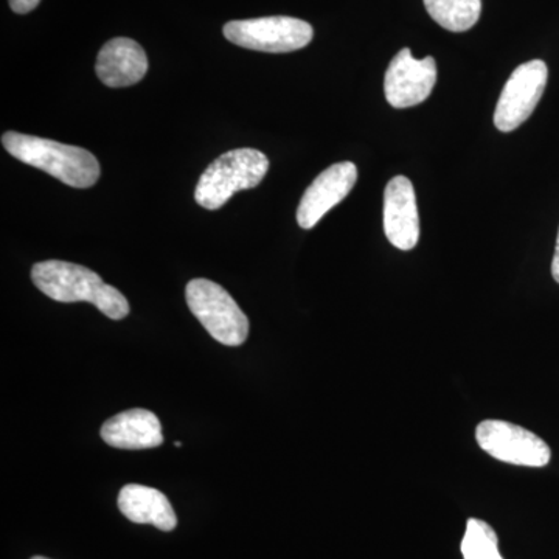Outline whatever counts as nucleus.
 <instances>
[{
    "instance_id": "nucleus-7",
    "label": "nucleus",
    "mask_w": 559,
    "mask_h": 559,
    "mask_svg": "<svg viewBox=\"0 0 559 559\" xmlns=\"http://www.w3.org/2000/svg\"><path fill=\"white\" fill-rule=\"evenodd\" d=\"M549 69L546 62H524L511 73L496 106L495 124L499 131L518 130L536 109L546 91Z\"/></svg>"
},
{
    "instance_id": "nucleus-10",
    "label": "nucleus",
    "mask_w": 559,
    "mask_h": 559,
    "mask_svg": "<svg viewBox=\"0 0 559 559\" xmlns=\"http://www.w3.org/2000/svg\"><path fill=\"white\" fill-rule=\"evenodd\" d=\"M384 231L390 245L412 250L419 240V215L414 186L406 176H396L384 191Z\"/></svg>"
},
{
    "instance_id": "nucleus-17",
    "label": "nucleus",
    "mask_w": 559,
    "mask_h": 559,
    "mask_svg": "<svg viewBox=\"0 0 559 559\" xmlns=\"http://www.w3.org/2000/svg\"><path fill=\"white\" fill-rule=\"evenodd\" d=\"M551 275H554L555 282L559 283V230L557 238V248H555L554 261H551Z\"/></svg>"
},
{
    "instance_id": "nucleus-8",
    "label": "nucleus",
    "mask_w": 559,
    "mask_h": 559,
    "mask_svg": "<svg viewBox=\"0 0 559 559\" xmlns=\"http://www.w3.org/2000/svg\"><path fill=\"white\" fill-rule=\"evenodd\" d=\"M436 83V60L432 57L417 60L409 49H403L390 61L385 72V98L395 109L412 108L432 94Z\"/></svg>"
},
{
    "instance_id": "nucleus-16",
    "label": "nucleus",
    "mask_w": 559,
    "mask_h": 559,
    "mask_svg": "<svg viewBox=\"0 0 559 559\" xmlns=\"http://www.w3.org/2000/svg\"><path fill=\"white\" fill-rule=\"evenodd\" d=\"M40 0H10L11 10L17 14H27L39 5Z\"/></svg>"
},
{
    "instance_id": "nucleus-1",
    "label": "nucleus",
    "mask_w": 559,
    "mask_h": 559,
    "mask_svg": "<svg viewBox=\"0 0 559 559\" xmlns=\"http://www.w3.org/2000/svg\"><path fill=\"white\" fill-rule=\"evenodd\" d=\"M32 280L40 293L62 304L90 301L112 320H121L130 314V304L119 289L103 282L97 272L68 263L49 260L36 263Z\"/></svg>"
},
{
    "instance_id": "nucleus-3",
    "label": "nucleus",
    "mask_w": 559,
    "mask_h": 559,
    "mask_svg": "<svg viewBox=\"0 0 559 559\" xmlns=\"http://www.w3.org/2000/svg\"><path fill=\"white\" fill-rule=\"evenodd\" d=\"M270 170L266 154L253 148L231 150L202 173L194 200L201 207L218 210L237 191L255 189Z\"/></svg>"
},
{
    "instance_id": "nucleus-15",
    "label": "nucleus",
    "mask_w": 559,
    "mask_h": 559,
    "mask_svg": "<svg viewBox=\"0 0 559 559\" xmlns=\"http://www.w3.org/2000/svg\"><path fill=\"white\" fill-rule=\"evenodd\" d=\"M462 555L465 559H503L499 551V539L487 522L468 520L462 540Z\"/></svg>"
},
{
    "instance_id": "nucleus-11",
    "label": "nucleus",
    "mask_w": 559,
    "mask_h": 559,
    "mask_svg": "<svg viewBox=\"0 0 559 559\" xmlns=\"http://www.w3.org/2000/svg\"><path fill=\"white\" fill-rule=\"evenodd\" d=\"M98 79L109 87L134 86L148 72V58L140 44L130 38L110 39L97 57Z\"/></svg>"
},
{
    "instance_id": "nucleus-9",
    "label": "nucleus",
    "mask_w": 559,
    "mask_h": 559,
    "mask_svg": "<svg viewBox=\"0 0 559 559\" xmlns=\"http://www.w3.org/2000/svg\"><path fill=\"white\" fill-rule=\"evenodd\" d=\"M356 180L358 168L353 162H341L320 173L305 191L297 209V223L301 229H312L331 209L341 204L356 186Z\"/></svg>"
},
{
    "instance_id": "nucleus-14",
    "label": "nucleus",
    "mask_w": 559,
    "mask_h": 559,
    "mask_svg": "<svg viewBox=\"0 0 559 559\" xmlns=\"http://www.w3.org/2000/svg\"><path fill=\"white\" fill-rule=\"evenodd\" d=\"M429 16L447 31H469L480 20L481 0H425Z\"/></svg>"
},
{
    "instance_id": "nucleus-4",
    "label": "nucleus",
    "mask_w": 559,
    "mask_h": 559,
    "mask_svg": "<svg viewBox=\"0 0 559 559\" xmlns=\"http://www.w3.org/2000/svg\"><path fill=\"white\" fill-rule=\"evenodd\" d=\"M186 297L190 311L213 340L227 347H238L248 340V316L223 286L205 278L191 280Z\"/></svg>"
},
{
    "instance_id": "nucleus-18",
    "label": "nucleus",
    "mask_w": 559,
    "mask_h": 559,
    "mask_svg": "<svg viewBox=\"0 0 559 559\" xmlns=\"http://www.w3.org/2000/svg\"><path fill=\"white\" fill-rule=\"evenodd\" d=\"M32 559H49V558H44V557H33Z\"/></svg>"
},
{
    "instance_id": "nucleus-2",
    "label": "nucleus",
    "mask_w": 559,
    "mask_h": 559,
    "mask_svg": "<svg viewBox=\"0 0 559 559\" xmlns=\"http://www.w3.org/2000/svg\"><path fill=\"white\" fill-rule=\"evenodd\" d=\"M3 148L22 164L32 165L73 189H90L100 178V164L90 151L55 140L9 131Z\"/></svg>"
},
{
    "instance_id": "nucleus-5",
    "label": "nucleus",
    "mask_w": 559,
    "mask_h": 559,
    "mask_svg": "<svg viewBox=\"0 0 559 559\" xmlns=\"http://www.w3.org/2000/svg\"><path fill=\"white\" fill-rule=\"evenodd\" d=\"M224 36L242 49L288 53L307 47L314 32L308 22L296 17L271 16L227 22Z\"/></svg>"
},
{
    "instance_id": "nucleus-13",
    "label": "nucleus",
    "mask_w": 559,
    "mask_h": 559,
    "mask_svg": "<svg viewBox=\"0 0 559 559\" xmlns=\"http://www.w3.org/2000/svg\"><path fill=\"white\" fill-rule=\"evenodd\" d=\"M119 509L134 524H151L162 532H171L178 525L170 500L156 488L124 485L119 495Z\"/></svg>"
},
{
    "instance_id": "nucleus-12",
    "label": "nucleus",
    "mask_w": 559,
    "mask_h": 559,
    "mask_svg": "<svg viewBox=\"0 0 559 559\" xmlns=\"http://www.w3.org/2000/svg\"><path fill=\"white\" fill-rule=\"evenodd\" d=\"M102 439L119 450H150L164 443L159 418L151 411L130 409L103 425Z\"/></svg>"
},
{
    "instance_id": "nucleus-6",
    "label": "nucleus",
    "mask_w": 559,
    "mask_h": 559,
    "mask_svg": "<svg viewBox=\"0 0 559 559\" xmlns=\"http://www.w3.org/2000/svg\"><path fill=\"white\" fill-rule=\"evenodd\" d=\"M477 444L500 462L543 468L549 465V444L528 429L500 419H485L476 429Z\"/></svg>"
}]
</instances>
